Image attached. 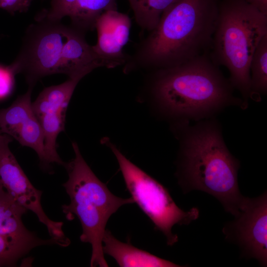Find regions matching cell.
<instances>
[{
	"instance_id": "cell-22",
	"label": "cell",
	"mask_w": 267,
	"mask_h": 267,
	"mask_svg": "<svg viewBox=\"0 0 267 267\" xmlns=\"http://www.w3.org/2000/svg\"><path fill=\"white\" fill-rule=\"evenodd\" d=\"M267 15V0H242Z\"/></svg>"
},
{
	"instance_id": "cell-10",
	"label": "cell",
	"mask_w": 267,
	"mask_h": 267,
	"mask_svg": "<svg viewBox=\"0 0 267 267\" xmlns=\"http://www.w3.org/2000/svg\"><path fill=\"white\" fill-rule=\"evenodd\" d=\"M131 26L129 17L117 9L107 10L97 18L95 26L97 41L92 47L107 68L125 63L126 57L123 49L129 41Z\"/></svg>"
},
{
	"instance_id": "cell-7",
	"label": "cell",
	"mask_w": 267,
	"mask_h": 267,
	"mask_svg": "<svg viewBox=\"0 0 267 267\" xmlns=\"http://www.w3.org/2000/svg\"><path fill=\"white\" fill-rule=\"evenodd\" d=\"M70 26L61 21L39 17L27 29L21 49L10 66L15 74L21 73L29 86L41 78L58 74L63 48Z\"/></svg>"
},
{
	"instance_id": "cell-11",
	"label": "cell",
	"mask_w": 267,
	"mask_h": 267,
	"mask_svg": "<svg viewBox=\"0 0 267 267\" xmlns=\"http://www.w3.org/2000/svg\"><path fill=\"white\" fill-rule=\"evenodd\" d=\"M110 9H117L116 0H51L40 17L55 21L69 17L72 26L85 33L94 29L99 16Z\"/></svg>"
},
{
	"instance_id": "cell-2",
	"label": "cell",
	"mask_w": 267,
	"mask_h": 267,
	"mask_svg": "<svg viewBox=\"0 0 267 267\" xmlns=\"http://www.w3.org/2000/svg\"><path fill=\"white\" fill-rule=\"evenodd\" d=\"M178 140L176 176L182 190H201L234 216L243 196L238 182L240 161L229 150L217 117L172 125Z\"/></svg>"
},
{
	"instance_id": "cell-16",
	"label": "cell",
	"mask_w": 267,
	"mask_h": 267,
	"mask_svg": "<svg viewBox=\"0 0 267 267\" xmlns=\"http://www.w3.org/2000/svg\"><path fill=\"white\" fill-rule=\"evenodd\" d=\"M33 87L29 86L27 92L19 96L6 108L0 110V130L1 134L14 137L19 129L35 115L31 94Z\"/></svg>"
},
{
	"instance_id": "cell-3",
	"label": "cell",
	"mask_w": 267,
	"mask_h": 267,
	"mask_svg": "<svg viewBox=\"0 0 267 267\" xmlns=\"http://www.w3.org/2000/svg\"><path fill=\"white\" fill-rule=\"evenodd\" d=\"M219 0H178L165 10L142 43L136 58L158 70L208 53L219 10Z\"/></svg>"
},
{
	"instance_id": "cell-23",
	"label": "cell",
	"mask_w": 267,
	"mask_h": 267,
	"mask_svg": "<svg viewBox=\"0 0 267 267\" xmlns=\"http://www.w3.org/2000/svg\"><path fill=\"white\" fill-rule=\"evenodd\" d=\"M1 134V131H0V135Z\"/></svg>"
},
{
	"instance_id": "cell-21",
	"label": "cell",
	"mask_w": 267,
	"mask_h": 267,
	"mask_svg": "<svg viewBox=\"0 0 267 267\" xmlns=\"http://www.w3.org/2000/svg\"><path fill=\"white\" fill-rule=\"evenodd\" d=\"M33 0H0V8L11 14L26 12Z\"/></svg>"
},
{
	"instance_id": "cell-8",
	"label": "cell",
	"mask_w": 267,
	"mask_h": 267,
	"mask_svg": "<svg viewBox=\"0 0 267 267\" xmlns=\"http://www.w3.org/2000/svg\"><path fill=\"white\" fill-rule=\"evenodd\" d=\"M234 220L222 229L226 240L237 245L242 257L267 265V194L243 197Z\"/></svg>"
},
{
	"instance_id": "cell-13",
	"label": "cell",
	"mask_w": 267,
	"mask_h": 267,
	"mask_svg": "<svg viewBox=\"0 0 267 267\" xmlns=\"http://www.w3.org/2000/svg\"><path fill=\"white\" fill-rule=\"evenodd\" d=\"M102 250L114 259L122 267H178L171 261L157 257L132 245L129 241L122 242L106 229L102 239Z\"/></svg>"
},
{
	"instance_id": "cell-9",
	"label": "cell",
	"mask_w": 267,
	"mask_h": 267,
	"mask_svg": "<svg viewBox=\"0 0 267 267\" xmlns=\"http://www.w3.org/2000/svg\"><path fill=\"white\" fill-rule=\"evenodd\" d=\"M12 138L0 135V185L19 204L36 214L47 228L51 238L62 247L69 245L70 240L62 229L63 222L53 221L44 211L41 204L42 191L31 183L9 148Z\"/></svg>"
},
{
	"instance_id": "cell-17",
	"label": "cell",
	"mask_w": 267,
	"mask_h": 267,
	"mask_svg": "<svg viewBox=\"0 0 267 267\" xmlns=\"http://www.w3.org/2000/svg\"><path fill=\"white\" fill-rule=\"evenodd\" d=\"M51 238L42 239L34 233L31 236L15 238L0 235V267H14L18 261L37 246L56 245Z\"/></svg>"
},
{
	"instance_id": "cell-6",
	"label": "cell",
	"mask_w": 267,
	"mask_h": 267,
	"mask_svg": "<svg viewBox=\"0 0 267 267\" xmlns=\"http://www.w3.org/2000/svg\"><path fill=\"white\" fill-rule=\"evenodd\" d=\"M103 141L114 154L134 203L149 218L155 228L164 234L168 245L175 244L178 241V236L172 232V227L176 224L188 225L197 219L198 208L193 207L187 211L179 208L165 186L131 162L107 138Z\"/></svg>"
},
{
	"instance_id": "cell-5",
	"label": "cell",
	"mask_w": 267,
	"mask_h": 267,
	"mask_svg": "<svg viewBox=\"0 0 267 267\" xmlns=\"http://www.w3.org/2000/svg\"><path fill=\"white\" fill-rule=\"evenodd\" d=\"M75 157L65 167L68 179L63 186L70 202L62 207L69 220L77 217L82 228V242L92 248L90 267H108L102 250V239L107 222L121 206L134 203L132 197L122 198L114 195L100 181L83 158L78 144L72 143Z\"/></svg>"
},
{
	"instance_id": "cell-1",
	"label": "cell",
	"mask_w": 267,
	"mask_h": 267,
	"mask_svg": "<svg viewBox=\"0 0 267 267\" xmlns=\"http://www.w3.org/2000/svg\"><path fill=\"white\" fill-rule=\"evenodd\" d=\"M209 53L155 70L150 93L159 115L172 125L217 117L226 108L248 106Z\"/></svg>"
},
{
	"instance_id": "cell-19",
	"label": "cell",
	"mask_w": 267,
	"mask_h": 267,
	"mask_svg": "<svg viewBox=\"0 0 267 267\" xmlns=\"http://www.w3.org/2000/svg\"><path fill=\"white\" fill-rule=\"evenodd\" d=\"M138 24L143 29L152 30L163 12L178 0H128Z\"/></svg>"
},
{
	"instance_id": "cell-4",
	"label": "cell",
	"mask_w": 267,
	"mask_h": 267,
	"mask_svg": "<svg viewBox=\"0 0 267 267\" xmlns=\"http://www.w3.org/2000/svg\"><path fill=\"white\" fill-rule=\"evenodd\" d=\"M267 34V15L242 0H222L209 53L212 61L229 71L228 78L248 106L250 65L254 51Z\"/></svg>"
},
{
	"instance_id": "cell-14",
	"label": "cell",
	"mask_w": 267,
	"mask_h": 267,
	"mask_svg": "<svg viewBox=\"0 0 267 267\" xmlns=\"http://www.w3.org/2000/svg\"><path fill=\"white\" fill-rule=\"evenodd\" d=\"M27 211L0 185V235L19 238L34 234L22 222Z\"/></svg>"
},
{
	"instance_id": "cell-20",
	"label": "cell",
	"mask_w": 267,
	"mask_h": 267,
	"mask_svg": "<svg viewBox=\"0 0 267 267\" xmlns=\"http://www.w3.org/2000/svg\"><path fill=\"white\" fill-rule=\"evenodd\" d=\"M15 73L11 67H0V97L8 95L11 91L14 84Z\"/></svg>"
},
{
	"instance_id": "cell-15",
	"label": "cell",
	"mask_w": 267,
	"mask_h": 267,
	"mask_svg": "<svg viewBox=\"0 0 267 267\" xmlns=\"http://www.w3.org/2000/svg\"><path fill=\"white\" fill-rule=\"evenodd\" d=\"M81 79L69 78L58 85L44 88L32 102V108L37 118L48 112L67 110L74 91Z\"/></svg>"
},
{
	"instance_id": "cell-18",
	"label": "cell",
	"mask_w": 267,
	"mask_h": 267,
	"mask_svg": "<svg viewBox=\"0 0 267 267\" xmlns=\"http://www.w3.org/2000/svg\"><path fill=\"white\" fill-rule=\"evenodd\" d=\"M250 99L259 102L267 93V34L257 45L250 65Z\"/></svg>"
},
{
	"instance_id": "cell-12",
	"label": "cell",
	"mask_w": 267,
	"mask_h": 267,
	"mask_svg": "<svg viewBox=\"0 0 267 267\" xmlns=\"http://www.w3.org/2000/svg\"><path fill=\"white\" fill-rule=\"evenodd\" d=\"M106 67L105 62L96 54L84 37V33L70 26L64 45L58 74L69 78L82 79L94 69Z\"/></svg>"
}]
</instances>
